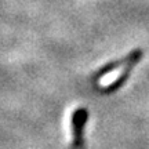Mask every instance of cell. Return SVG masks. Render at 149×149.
Segmentation results:
<instances>
[{"instance_id":"cell-1","label":"cell","mask_w":149,"mask_h":149,"mask_svg":"<svg viewBox=\"0 0 149 149\" xmlns=\"http://www.w3.org/2000/svg\"><path fill=\"white\" fill-rule=\"evenodd\" d=\"M141 57V51H134L127 58L122 59L117 64H111L107 68L100 70V73L94 77L95 87L100 90H109L112 87H116L119 83H122L130 73V70L134 68V65L138 62Z\"/></svg>"},{"instance_id":"cell-2","label":"cell","mask_w":149,"mask_h":149,"mask_svg":"<svg viewBox=\"0 0 149 149\" xmlns=\"http://www.w3.org/2000/svg\"><path fill=\"white\" fill-rule=\"evenodd\" d=\"M87 122V112L84 109H77L73 113L72 119V130H73V145L72 149H83L84 148V141H83V134H84V124Z\"/></svg>"}]
</instances>
